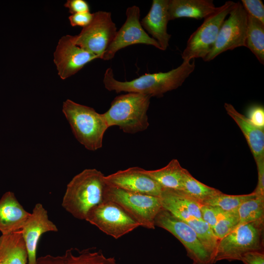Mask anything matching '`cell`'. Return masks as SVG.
Masks as SVG:
<instances>
[{"label":"cell","mask_w":264,"mask_h":264,"mask_svg":"<svg viewBox=\"0 0 264 264\" xmlns=\"http://www.w3.org/2000/svg\"><path fill=\"white\" fill-rule=\"evenodd\" d=\"M93 18V13L87 12L72 14L69 16L68 20L72 26L84 28L90 23Z\"/></svg>","instance_id":"d6a6232c"},{"label":"cell","mask_w":264,"mask_h":264,"mask_svg":"<svg viewBox=\"0 0 264 264\" xmlns=\"http://www.w3.org/2000/svg\"><path fill=\"white\" fill-rule=\"evenodd\" d=\"M195 60L183 61L178 67L168 72L146 73L131 81L116 80L113 70L108 68L104 74L103 83L109 91L134 92L152 97H161L164 93L180 87L194 71Z\"/></svg>","instance_id":"6da1fadb"},{"label":"cell","mask_w":264,"mask_h":264,"mask_svg":"<svg viewBox=\"0 0 264 264\" xmlns=\"http://www.w3.org/2000/svg\"><path fill=\"white\" fill-rule=\"evenodd\" d=\"M53 62L58 74L66 79L82 69L98 57L75 44L73 36L66 35L59 40L53 54Z\"/></svg>","instance_id":"4fadbf2b"},{"label":"cell","mask_w":264,"mask_h":264,"mask_svg":"<svg viewBox=\"0 0 264 264\" xmlns=\"http://www.w3.org/2000/svg\"><path fill=\"white\" fill-rule=\"evenodd\" d=\"M104 200L117 204L140 226L151 229L155 228V218L163 208L158 197L130 192L107 185Z\"/></svg>","instance_id":"8992f818"},{"label":"cell","mask_w":264,"mask_h":264,"mask_svg":"<svg viewBox=\"0 0 264 264\" xmlns=\"http://www.w3.org/2000/svg\"><path fill=\"white\" fill-rule=\"evenodd\" d=\"M236 4L227 1L213 14L204 19L203 23L191 35L181 54L183 61L204 59L213 48L220 28L226 17Z\"/></svg>","instance_id":"52a82bcc"},{"label":"cell","mask_w":264,"mask_h":264,"mask_svg":"<svg viewBox=\"0 0 264 264\" xmlns=\"http://www.w3.org/2000/svg\"><path fill=\"white\" fill-rule=\"evenodd\" d=\"M57 226L49 219L47 211L36 203L21 229L28 254V264H37L38 243L41 236L48 232H57Z\"/></svg>","instance_id":"9a60e30c"},{"label":"cell","mask_w":264,"mask_h":264,"mask_svg":"<svg viewBox=\"0 0 264 264\" xmlns=\"http://www.w3.org/2000/svg\"><path fill=\"white\" fill-rule=\"evenodd\" d=\"M245 47L264 64V24L248 15Z\"/></svg>","instance_id":"cb8c5ba5"},{"label":"cell","mask_w":264,"mask_h":264,"mask_svg":"<svg viewBox=\"0 0 264 264\" xmlns=\"http://www.w3.org/2000/svg\"><path fill=\"white\" fill-rule=\"evenodd\" d=\"M104 177L95 169H85L75 176L67 185L63 208L76 219L85 220L90 210L104 200Z\"/></svg>","instance_id":"7a4b0ae2"},{"label":"cell","mask_w":264,"mask_h":264,"mask_svg":"<svg viewBox=\"0 0 264 264\" xmlns=\"http://www.w3.org/2000/svg\"><path fill=\"white\" fill-rule=\"evenodd\" d=\"M0 264H4L2 262H0Z\"/></svg>","instance_id":"74e56055"},{"label":"cell","mask_w":264,"mask_h":264,"mask_svg":"<svg viewBox=\"0 0 264 264\" xmlns=\"http://www.w3.org/2000/svg\"><path fill=\"white\" fill-rule=\"evenodd\" d=\"M218 8L211 0H169V20L182 18L205 19Z\"/></svg>","instance_id":"44dd1931"},{"label":"cell","mask_w":264,"mask_h":264,"mask_svg":"<svg viewBox=\"0 0 264 264\" xmlns=\"http://www.w3.org/2000/svg\"><path fill=\"white\" fill-rule=\"evenodd\" d=\"M182 191L200 203L221 193L220 190L199 181L185 169L183 173Z\"/></svg>","instance_id":"d4e9b609"},{"label":"cell","mask_w":264,"mask_h":264,"mask_svg":"<svg viewBox=\"0 0 264 264\" xmlns=\"http://www.w3.org/2000/svg\"><path fill=\"white\" fill-rule=\"evenodd\" d=\"M247 117L256 127L264 129V109L261 106H253L249 108Z\"/></svg>","instance_id":"1f68e13d"},{"label":"cell","mask_w":264,"mask_h":264,"mask_svg":"<svg viewBox=\"0 0 264 264\" xmlns=\"http://www.w3.org/2000/svg\"><path fill=\"white\" fill-rule=\"evenodd\" d=\"M258 171V183L254 192L258 196L264 197V159L256 162Z\"/></svg>","instance_id":"d590c367"},{"label":"cell","mask_w":264,"mask_h":264,"mask_svg":"<svg viewBox=\"0 0 264 264\" xmlns=\"http://www.w3.org/2000/svg\"><path fill=\"white\" fill-rule=\"evenodd\" d=\"M264 220L255 221L237 227L219 240L212 263L223 260L241 261L245 253L264 251Z\"/></svg>","instance_id":"5b68a950"},{"label":"cell","mask_w":264,"mask_h":264,"mask_svg":"<svg viewBox=\"0 0 264 264\" xmlns=\"http://www.w3.org/2000/svg\"><path fill=\"white\" fill-rule=\"evenodd\" d=\"M0 262L26 264L28 254L21 230L0 237Z\"/></svg>","instance_id":"7402d4cb"},{"label":"cell","mask_w":264,"mask_h":264,"mask_svg":"<svg viewBox=\"0 0 264 264\" xmlns=\"http://www.w3.org/2000/svg\"><path fill=\"white\" fill-rule=\"evenodd\" d=\"M64 6L68 9L71 15L89 12V6L84 0H68L64 4Z\"/></svg>","instance_id":"836d02e7"},{"label":"cell","mask_w":264,"mask_h":264,"mask_svg":"<svg viewBox=\"0 0 264 264\" xmlns=\"http://www.w3.org/2000/svg\"><path fill=\"white\" fill-rule=\"evenodd\" d=\"M85 220L115 239L140 226L119 205L106 200L91 209Z\"/></svg>","instance_id":"ba28073f"},{"label":"cell","mask_w":264,"mask_h":264,"mask_svg":"<svg viewBox=\"0 0 264 264\" xmlns=\"http://www.w3.org/2000/svg\"><path fill=\"white\" fill-rule=\"evenodd\" d=\"M117 31L111 13L98 11L93 13L90 23L83 28L79 34L73 36V39L78 46L102 59Z\"/></svg>","instance_id":"9c48e42d"},{"label":"cell","mask_w":264,"mask_h":264,"mask_svg":"<svg viewBox=\"0 0 264 264\" xmlns=\"http://www.w3.org/2000/svg\"><path fill=\"white\" fill-rule=\"evenodd\" d=\"M168 4L169 0H153L149 12L140 22L143 28L158 43L161 50L167 49L171 37L167 32L170 21Z\"/></svg>","instance_id":"2e32d148"},{"label":"cell","mask_w":264,"mask_h":264,"mask_svg":"<svg viewBox=\"0 0 264 264\" xmlns=\"http://www.w3.org/2000/svg\"><path fill=\"white\" fill-rule=\"evenodd\" d=\"M151 98L134 92L115 97L104 113L109 127L117 126L123 132L131 134L146 130L149 126L147 113Z\"/></svg>","instance_id":"277c9868"},{"label":"cell","mask_w":264,"mask_h":264,"mask_svg":"<svg viewBox=\"0 0 264 264\" xmlns=\"http://www.w3.org/2000/svg\"><path fill=\"white\" fill-rule=\"evenodd\" d=\"M159 198L162 208L179 219H202L201 204L183 191L163 188Z\"/></svg>","instance_id":"e0dca14e"},{"label":"cell","mask_w":264,"mask_h":264,"mask_svg":"<svg viewBox=\"0 0 264 264\" xmlns=\"http://www.w3.org/2000/svg\"><path fill=\"white\" fill-rule=\"evenodd\" d=\"M202 220L212 229L226 212L220 207L201 204L200 207Z\"/></svg>","instance_id":"f546056e"},{"label":"cell","mask_w":264,"mask_h":264,"mask_svg":"<svg viewBox=\"0 0 264 264\" xmlns=\"http://www.w3.org/2000/svg\"><path fill=\"white\" fill-rule=\"evenodd\" d=\"M154 225L173 235L185 247L193 262L212 264V258L198 238L195 231L185 221L162 208L156 215Z\"/></svg>","instance_id":"8fae6325"},{"label":"cell","mask_w":264,"mask_h":264,"mask_svg":"<svg viewBox=\"0 0 264 264\" xmlns=\"http://www.w3.org/2000/svg\"><path fill=\"white\" fill-rule=\"evenodd\" d=\"M237 211L239 217L238 226L264 220V197L256 196L245 201L238 207Z\"/></svg>","instance_id":"484cf974"},{"label":"cell","mask_w":264,"mask_h":264,"mask_svg":"<svg viewBox=\"0 0 264 264\" xmlns=\"http://www.w3.org/2000/svg\"><path fill=\"white\" fill-rule=\"evenodd\" d=\"M96 249L70 248L61 256L40 257L37 259V264H117L114 257H107L101 250Z\"/></svg>","instance_id":"ac0fdd59"},{"label":"cell","mask_w":264,"mask_h":264,"mask_svg":"<svg viewBox=\"0 0 264 264\" xmlns=\"http://www.w3.org/2000/svg\"><path fill=\"white\" fill-rule=\"evenodd\" d=\"M193 264H202V263H198L193 262Z\"/></svg>","instance_id":"8d00e7d4"},{"label":"cell","mask_w":264,"mask_h":264,"mask_svg":"<svg viewBox=\"0 0 264 264\" xmlns=\"http://www.w3.org/2000/svg\"><path fill=\"white\" fill-rule=\"evenodd\" d=\"M241 261L244 264H264V251L247 252L242 256Z\"/></svg>","instance_id":"e575fe53"},{"label":"cell","mask_w":264,"mask_h":264,"mask_svg":"<svg viewBox=\"0 0 264 264\" xmlns=\"http://www.w3.org/2000/svg\"><path fill=\"white\" fill-rule=\"evenodd\" d=\"M142 168L133 167L105 176L107 185L130 192L159 197L163 187L145 174Z\"/></svg>","instance_id":"5bb4252c"},{"label":"cell","mask_w":264,"mask_h":264,"mask_svg":"<svg viewBox=\"0 0 264 264\" xmlns=\"http://www.w3.org/2000/svg\"><path fill=\"white\" fill-rule=\"evenodd\" d=\"M241 3L247 15L264 24V5L261 0H242Z\"/></svg>","instance_id":"4dcf8cb0"},{"label":"cell","mask_w":264,"mask_h":264,"mask_svg":"<svg viewBox=\"0 0 264 264\" xmlns=\"http://www.w3.org/2000/svg\"><path fill=\"white\" fill-rule=\"evenodd\" d=\"M227 113L241 130L255 162L264 159V129L253 124L247 116L239 112L231 104L225 103Z\"/></svg>","instance_id":"ffe728a7"},{"label":"cell","mask_w":264,"mask_h":264,"mask_svg":"<svg viewBox=\"0 0 264 264\" xmlns=\"http://www.w3.org/2000/svg\"><path fill=\"white\" fill-rule=\"evenodd\" d=\"M222 23L213 48L203 59L205 62L213 60L227 50L245 46L247 28V14L241 2H236Z\"/></svg>","instance_id":"30bf717a"},{"label":"cell","mask_w":264,"mask_h":264,"mask_svg":"<svg viewBox=\"0 0 264 264\" xmlns=\"http://www.w3.org/2000/svg\"><path fill=\"white\" fill-rule=\"evenodd\" d=\"M30 215L20 204L14 193L8 191L0 199V232L1 235L21 230Z\"/></svg>","instance_id":"d6986e66"},{"label":"cell","mask_w":264,"mask_h":264,"mask_svg":"<svg viewBox=\"0 0 264 264\" xmlns=\"http://www.w3.org/2000/svg\"><path fill=\"white\" fill-rule=\"evenodd\" d=\"M126 20L104 52L102 59L111 60L116 52L127 46L141 44L154 46L161 50L158 43L143 28L140 22V10L133 5L126 10Z\"/></svg>","instance_id":"7c38bea8"},{"label":"cell","mask_w":264,"mask_h":264,"mask_svg":"<svg viewBox=\"0 0 264 264\" xmlns=\"http://www.w3.org/2000/svg\"><path fill=\"white\" fill-rule=\"evenodd\" d=\"M62 111L82 145L91 151L102 148L104 134L109 128L104 113L70 99L63 103Z\"/></svg>","instance_id":"3957f363"},{"label":"cell","mask_w":264,"mask_h":264,"mask_svg":"<svg viewBox=\"0 0 264 264\" xmlns=\"http://www.w3.org/2000/svg\"><path fill=\"white\" fill-rule=\"evenodd\" d=\"M252 193L241 195H230L221 193L213 198L202 201L200 204L213 206H218L226 212L237 210L245 201L256 197Z\"/></svg>","instance_id":"83f0119b"},{"label":"cell","mask_w":264,"mask_h":264,"mask_svg":"<svg viewBox=\"0 0 264 264\" xmlns=\"http://www.w3.org/2000/svg\"><path fill=\"white\" fill-rule=\"evenodd\" d=\"M184 170L178 161L173 159L162 168L155 170L143 169V171L163 188L182 190Z\"/></svg>","instance_id":"603a6c76"},{"label":"cell","mask_w":264,"mask_h":264,"mask_svg":"<svg viewBox=\"0 0 264 264\" xmlns=\"http://www.w3.org/2000/svg\"><path fill=\"white\" fill-rule=\"evenodd\" d=\"M239 222L237 209L225 212L212 229L219 241L233 231L238 226Z\"/></svg>","instance_id":"f1b7e54d"},{"label":"cell","mask_w":264,"mask_h":264,"mask_svg":"<svg viewBox=\"0 0 264 264\" xmlns=\"http://www.w3.org/2000/svg\"><path fill=\"white\" fill-rule=\"evenodd\" d=\"M184 221L195 231L200 242L211 255L213 260L218 240L210 226L202 219L195 218Z\"/></svg>","instance_id":"4316f807"}]
</instances>
